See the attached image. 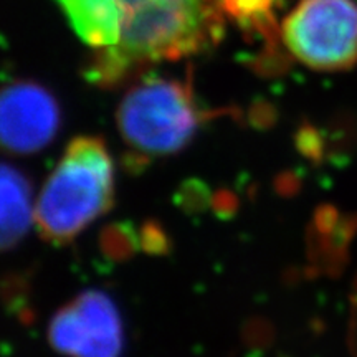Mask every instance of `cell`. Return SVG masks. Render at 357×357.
Masks as SVG:
<instances>
[{"label": "cell", "mask_w": 357, "mask_h": 357, "mask_svg": "<svg viewBox=\"0 0 357 357\" xmlns=\"http://www.w3.org/2000/svg\"><path fill=\"white\" fill-rule=\"evenodd\" d=\"M121 17L118 47L95 56L89 78L111 86L141 65L207 50L223 32L217 0H113Z\"/></svg>", "instance_id": "obj_1"}, {"label": "cell", "mask_w": 357, "mask_h": 357, "mask_svg": "<svg viewBox=\"0 0 357 357\" xmlns=\"http://www.w3.org/2000/svg\"><path fill=\"white\" fill-rule=\"evenodd\" d=\"M116 169L106 142L98 136H78L40 190L35 225L43 240L66 245L114 204Z\"/></svg>", "instance_id": "obj_2"}, {"label": "cell", "mask_w": 357, "mask_h": 357, "mask_svg": "<svg viewBox=\"0 0 357 357\" xmlns=\"http://www.w3.org/2000/svg\"><path fill=\"white\" fill-rule=\"evenodd\" d=\"M211 114L199 108L189 83L153 75L134 83L118 108V128L136 158L181 153Z\"/></svg>", "instance_id": "obj_3"}, {"label": "cell", "mask_w": 357, "mask_h": 357, "mask_svg": "<svg viewBox=\"0 0 357 357\" xmlns=\"http://www.w3.org/2000/svg\"><path fill=\"white\" fill-rule=\"evenodd\" d=\"M280 37L289 55L314 71L357 66V0H298Z\"/></svg>", "instance_id": "obj_4"}, {"label": "cell", "mask_w": 357, "mask_h": 357, "mask_svg": "<svg viewBox=\"0 0 357 357\" xmlns=\"http://www.w3.org/2000/svg\"><path fill=\"white\" fill-rule=\"evenodd\" d=\"M48 339L53 349L66 357H121V314L108 294L88 289L55 312Z\"/></svg>", "instance_id": "obj_5"}, {"label": "cell", "mask_w": 357, "mask_h": 357, "mask_svg": "<svg viewBox=\"0 0 357 357\" xmlns=\"http://www.w3.org/2000/svg\"><path fill=\"white\" fill-rule=\"evenodd\" d=\"M60 126V105L42 84L12 82L0 88V151L37 154L52 144Z\"/></svg>", "instance_id": "obj_6"}, {"label": "cell", "mask_w": 357, "mask_h": 357, "mask_svg": "<svg viewBox=\"0 0 357 357\" xmlns=\"http://www.w3.org/2000/svg\"><path fill=\"white\" fill-rule=\"evenodd\" d=\"M35 223L32 184L20 169L0 162V252L17 247Z\"/></svg>", "instance_id": "obj_7"}, {"label": "cell", "mask_w": 357, "mask_h": 357, "mask_svg": "<svg viewBox=\"0 0 357 357\" xmlns=\"http://www.w3.org/2000/svg\"><path fill=\"white\" fill-rule=\"evenodd\" d=\"M79 40L105 55L118 47L121 17L113 0H55Z\"/></svg>", "instance_id": "obj_8"}, {"label": "cell", "mask_w": 357, "mask_h": 357, "mask_svg": "<svg viewBox=\"0 0 357 357\" xmlns=\"http://www.w3.org/2000/svg\"><path fill=\"white\" fill-rule=\"evenodd\" d=\"M222 13L252 29L271 32L278 0H217Z\"/></svg>", "instance_id": "obj_9"}, {"label": "cell", "mask_w": 357, "mask_h": 357, "mask_svg": "<svg viewBox=\"0 0 357 357\" xmlns=\"http://www.w3.org/2000/svg\"><path fill=\"white\" fill-rule=\"evenodd\" d=\"M101 248L106 257L113 260H126L136 250L137 238L132 227L126 223H113L101 231Z\"/></svg>", "instance_id": "obj_10"}, {"label": "cell", "mask_w": 357, "mask_h": 357, "mask_svg": "<svg viewBox=\"0 0 357 357\" xmlns=\"http://www.w3.org/2000/svg\"><path fill=\"white\" fill-rule=\"evenodd\" d=\"M141 242L146 252L166 253L169 250V238L158 223H147L141 231Z\"/></svg>", "instance_id": "obj_11"}, {"label": "cell", "mask_w": 357, "mask_h": 357, "mask_svg": "<svg viewBox=\"0 0 357 357\" xmlns=\"http://www.w3.org/2000/svg\"><path fill=\"white\" fill-rule=\"evenodd\" d=\"M208 192L205 189V185L199 184V182H189L184 189H182L181 194V202L184 205L185 211H190V208H195V211H200L205 204H207Z\"/></svg>", "instance_id": "obj_12"}]
</instances>
